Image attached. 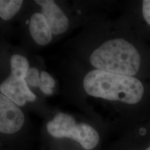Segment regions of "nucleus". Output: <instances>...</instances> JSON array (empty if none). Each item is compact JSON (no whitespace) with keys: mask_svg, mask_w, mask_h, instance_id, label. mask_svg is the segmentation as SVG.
I'll list each match as a JSON object with an SVG mask.
<instances>
[{"mask_svg":"<svg viewBox=\"0 0 150 150\" xmlns=\"http://www.w3.org/2000/svg\"><path fill=\"white\" fill-rule=\"evenodd\" d=\"M76 86L88 97L112 102L136 104L145 93L142 83L135 76L92 69L75 79Z\"/></svg>","mask_w":150,"mask_h":150,"instance_id":"f257e3e1","label":"nucleus"},{"mask_svg":"<svg viewBox=\"0 0 150 150\" xmlns=\"http://www.w3.org/2000/svg\"><path fill=\"white\" fill-rule=\"evenodd\" d=\"M81 58L95 70L134 76L140 70L141 57L132 43L120 37L102 41Z\"/></svg>","mask_w":150,"mask_h":150,"instance_id":"f03ea898","label":"nucleus"},{"mask_svg":"<svg viewBox=\"0 0 150 150\" xmlns=\"http://www.w3.org/2000/svg\"><path fill=\"white\" fill-rule=\"evenodd\" d=\"M48 134L55 138H68L78 142L83 149L91 150L99 145L100 136L89 124L78 122L66 112H59L47 123Z\"/></svg>","mask_w":150,"mask_h":150,"instance_id":"7ed1b4c3","label":"nucleus"},{"mask_svg":"<svg viewBox=\"0 0 150 150\" xmlns=\"http://www.w3.org/2000/svg\"><path fill=\"white\" fill-rule=\"evenodd\" d=\"M38 10L44 16L54 36L65 34L70 27V19L59 4L53 0H37Z\"/></svg>","mask_w":150,"mask_h":150,"instance_id":"20e7f679","label":"nucleus"},{"mask_svg":"<svg viewBox=\"0 0 150 150\" xmlns=\"http://www.w3.org/2000/svg\"><path fill=\"white\" fill-rule=\"evenodd\" d=\"M25 122L22 108L0 93V133L16 134L22 129Z\"/></svg>","mask_w":150,"mask_h":150,"instance_id":"39448f33","label":"nucleus"},{"mask_svg":"<svg viewBox=\"0 0 150 150\" xmlns=\"http://www.w3.org/2000/svg\"><path fill=\"white\" fill-rule=\"evenodd\" d=\"M30 38L37 46H47L52 42L54 35L42 13L38 10L32 13L28 20Z\"/></svg>","mask_w":150,"mask_h":150,"instance_id":"423d86ee","label":"nucleus"},{"mask_svg":"<svg viewBox=\"0 0 150 150\" xmlns=\"http://www.w3.org/2000/svg\"><path fill=\"white\" fill-rule=\"evenodd\" d=\"M26 3L20 0H0V19L6 22L13 20L22 12Z\"/></svg>","mask_w":150,"mask_h":150,"instance_id":"0eeeda50","label":"nucleus"},{"mask_svg":"<svg viewBox=\"0 0 150 150\" xmlns=\"http://www.w3.org/2000/svg\"><path fill=\"white\" fill-rule=\"evenodd\" d=\"M56 87V80L54 76L45 70H40V81L38 88L43 95H52L54 94V89Z\"/></svg>","mask_w":150,"mask_h":150,"instance_id":"6e6552de","label":"nucleus"},{"mask_svg":"<svg viewBox=\"0 0 150 150\" xmlns=\"http://www.w3.org/2000/svg\"><path fill=\"white\" fill-rule=\"evenodd\" d=\"M40 70H39L38 67L35 66H30L29 70H28L27 76H26V82L31 88H38L39 81H40Z\"/></svg>","mask_w":150,"mask_h":150,"instance_id":"1a4fd4ad","label":"nucleus"},{"mask_svg":"<svg viewBox=\"0 0 150 150\" xmlns=\"http://www.w3.org/2000/svg\"><path fill=\"white\" fill-rule=\"evenodd\" d=\"M135 145L131 150H150V135L147 137H137Z\"/></svg>","mask_w":150,"mask_h":150,"instance_id":"9d476101","label":"nucleus"},{"mask_svg":"<svg viewBox=\"0 0 150 150\" xmlns=\"http://www.w3.org/2000/svg\"><path fill=\"white\" fill-rule=\"evenodd\" d=\"M142 11L145 22L150 26V0H145L142 1Z\"/></svg>","mask_w":150,"mask_h":150,"instance_id":"9b49d317","label":"nucleus"}]
</instances>
